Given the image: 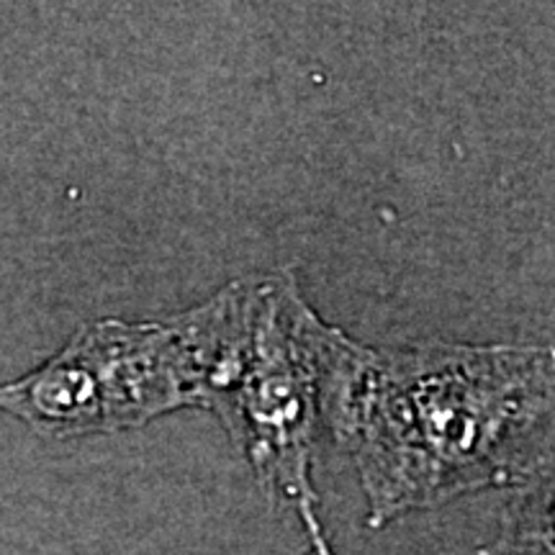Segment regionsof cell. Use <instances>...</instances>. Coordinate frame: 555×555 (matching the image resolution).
Listing matches in <instances>:
<instances>
[{
    "label": "cell",
    "mask_w": 555,
    "mask_h": 555,
    "mask_svg": "<svg viewBox=\"0 0 555 555\" xmlns=\"http://www.w3.org/2000/svg\"><path fill=\"white\" fill-rule=\"evenodd\" d=\"M555 356L543 345L350 339L324 429L356 463L373 530L553 470Z\"/></svg>",
    "instance_id": "cell-1"
},
{
    "label": "cell",
    "mask_w": 555,
    "mask_h": 555,
    "mask_svg": "<svg viewBox=\"0 0 555 555\" xmlns=\"http://www.w3.org/2000/svg\"><path fill=\"white\" fill-rule=\"evenodd\" d=\"M255 294L258 275H247L183 314L90 322L0 386V412L54 440L127 433L180 409L217 414L245 360Z\"/></svg>",
    "instance_id": "cell-2"
},
{
    "label": "cell",
    "mask_w": 555,
    "mask_h": 555,
    "mask_svg": "<svg viewBox=\"0 0 555 555\" xmlns=\"http://www.w3.org/2000/svg\"><path fill=\"white\" fill-rule=\"evenodd\" d=\"M350 339L311 309L294 270L258 275L245 360L217 420L260 489L298 512L319 504L311 468Z\"/></svg>",
    "instance_id": "cell-3"
},
{
    "label": "cell",
    "mask_w": 555,
    "mask_h": 555,
    "mask_svg": "<svg viewBox=\"0 0 555 555\" xmlns=\"http://www.w3.org/2000/svg\"><path fill=\"white\" fill-rule=\"evenodd\" d=\"M512 491L496 538L481 555H553V470Z\"/></svg>",
    "instance_id": "cell-4"
},
{
    "label": "cell",
    "mask_w": 555,
    "mask_h": 555,
    "mask_svg": "<svg viewBox=\"0 0 555 555\" xmlns=\"http://www.w3.org/2000/svg\"><path fill=\"white\" fill-rule=\"evenodd\" d=\"M298 517H301L304 527H307V535L311 540V547H314V555H335L332 553L327 535H324V527L319 522L317 509H301L298 512Z\"/></svg>",
    "instance_id": "cell-5"
}]
</instances>
